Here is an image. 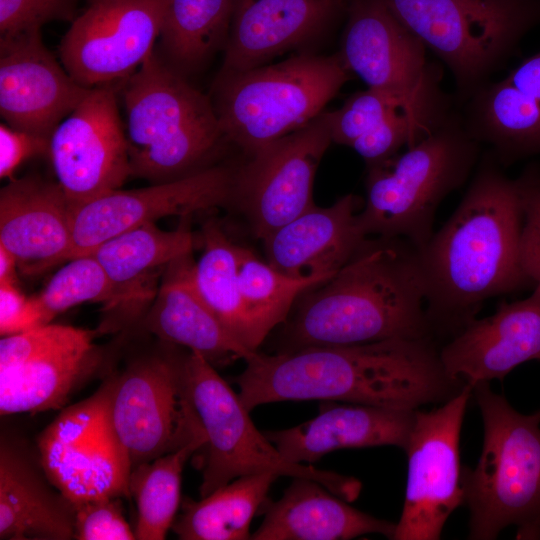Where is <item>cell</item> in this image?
Returning <instances> with one entry per match:
<instances>
[{"instance_id": "6da1fadb", "label": "cell", "mask_w": 540, "mask_h": 540, "mask_svg": "<svg viewBox=\"0 0 540 540\" xmlns=\"http://www.w3.org/2000/svg\"><path fill=\"white\" fill-rule=\"evenodd\" d=\"M246 365L236 383L248 411L289 400L416 410L448 401L466 384L446 373L432 338L258 352Z\"/></svg>"}, {"instance_id": "7a4b0ae2", "label": "cell", "mask_w": 540, "mask_h": 540, "mask_svg": "<svg viewBox=\"0 0 540 540\" xmlns=\"http://www.w3.org/2000/svg\"><path fill=\"white\" fill-rule=\"evenodd\" d=\"M521 226L516 180L485 159L455 212L418 250L433 332L456 334L485 300L533 284L520 263Z\"/></svg>"}, {"instance_id": "3957f363", "label": "cell", "mask_w": 540, "mask_h": 540, "mask_svg": "<svg viewBox=\"0 0 540 540\" xmlns=\"http://www.w3.org/2000/svg\"><path fill=\"white\" fill-rule=\"evenodd\" d=\"M285 350L432 338L419 252L398 237H367L331 278L295 302Z\"/></svg>"}, {"instance_id": "277c9868", "label": "cell", "mask_w": 540, "mask_h": 540, "mask_svg": "<svg viewBox=\"0 0 540 540\" xmlns=\"http://www.w3.org/2000/svg\"><path fill=\"white\" fill-rule=\"evenodd\" d=\"M132 176L152 184L216 165L230 144L210 96L192 86L155 49L119 82Z\"/></svg>"}, {"instance_id": "5b68a950", "label": "cell", "mask_w": 540, "mask_h": 540, "mask_svg": "<svg viewBox=\"0 0 540 540\" xmlns=\"http://www.w3.org/2000/svg\"><path fill=\"white\" fill-rule=\"evenodd\" d=\"M472 388L484 441L476 467L462 472L469 538L495 539L513 525L517 539H540V421L516 411L487 382Z\"/></svg>"}, {"instance_id": "8992f818", "label": "cell", "mask_w": 540, "mask_h": 540, "mask_svg": "<svg viewBox=\"0 0 540 540\" xmlns=\"http://www.w3.org/2000/svg\"><path fill=\"white\" fill-rule=\"evenodd\" d=\"M350 76L339 53H302L245 71H219L210 98L228 142L249 157L319 116Z\"/></svg>"}, {"instance_id": "52a82bcc", "label": "cell", "mask_w": 540, "mask_h": 540, "mask_svg": "<svg viewBox=\"0 0 540 540\" xmlns=\"http://www.w3.org/2000/svg\"><path fill=\"white\" fill-rule=\"evenodd\" d=\"M478 141L448 118L407 151L368 167L366 202L357 220L366 237H398L423 249L441 201L468 178Z\"/></svg>"}, {"instance_id": "ba28073f", "label": "cell", "mask_w": 540, "mask_h": 540, "mask_svg": "<svg viewBox=\"0 0 540 540\" xmlns=\"http://www.w3.org/2000/svg\"><path fill=\"white\" fill-rule=\"evenodd\" d=\"M183 381L204 434V444L193 455L202 475L201 498L238 477L257 473L309 478L346 501L358 497V480L284 459L264 432L255 427L238 393L200 353L185 352Z\"/></svg>"}, {"instance_id": "9c48e42d", "label": "cell", "mask_w": 540, "mask_h": 540, "mask_svg": "<svg viewBox=\"0 0 540 540\" xmlns=\"http://www.w3.org/2000/svg\"><path fill=\"white\" fill-rule=\"evenodd\" d=\"M452 72L464 97L540 25V0H383Z\"/></svg>"}, {"instance_id": "30bf717a", "label": "cell", "mask_w": 540, "mask_h": 540, "mask_svg": "<svg viewBox=\"0 0 540 540\" xmlns=\"http://www.w3.org/2000/svg\"><path fill=\"white\" fill-rule=\"evenodd\" d=\"M180 348L161 341L109 378L110 416L131 471L202 431L185 394Z\"/></svg>"}, {"instance_id": "8fae6325", "label": "cell", "mask_w": 540, "mask_h": 540, "mask_svg": "<svg viewBox=\"0 0 540 540\" xmlns=\"http://www.w3.org/2000/svg\"><path fill=\"white\" fill-rule=\"evenodd\" d=\"M110 381L61 413L37 440L49 483L72 504L130 496L131 467L110 416Z\"/></svg>"}, {"instance_id": "7c38bea8", "label": "cell", "mask_w": 540, "mask_h": 540, "mask_svg": "<svg viewBox=\"0 0 540 540\" xmlns=\"http://www.w3.org/2000/svg\"><path fill=\"white\" fill-rule=\"evenodd\" d=\"M97 330L46 324L0 340V414L62 408L98 370Z\"/></svg>"}, {"instance_id": "4fadbf2b", "label": "cell", "mask_w": 540, "mask_h": 540, "mask_svg": "<svg viewBox=\"0 0 540 540\" xmlns=\"http://www.w3.org/2000/svg\"><path fill=\"white\" fill-rule=\"evenodd\" d=\"M472 392V386L466 383L440 408L414 411L405 448V500L394 540L440 539L445 522L464 503L459 439Z\"/></svg>"}, {"instance_id": "5bb4252c", "label": "cell", "mask_w": 540, "mask_h": 540, "mask_svg": "<svg viewBox=\"0 0 540 540\" xmlns=\"http://www.w3.org/2000/svg\"><path fill=\"white\" fill-rule=\"evenodd\" d=\"M331 142L323 111L236 167L232 204L244 213L257 238L265 239L315 205V174Z\"/></svg>"}, {"instance_id": "9a60e30c", "label": "cell", "mask_w": 540, "mask_h": 540, "mask_svg": "<svg viewBox=\"0 0 540 540\" xmlns=\"http://www.w3.org/2000/svg\"><path fill=\"white\" fill-rule=\"evenodd\" d=\"M119 82L91 88L50 137L49 158L71 207L120 189L132 176Z\"/></svg>"}, {"instance_id": "2e32d148", "label": "cell", "mask_w": 540, "mask_h": 540, "mask_svg": "<svg viewBox=\"0 0 540 540\" xmlns=\"http://www.w3.org/2000/svg\"><path fill=\"white\" fill-rule=\"evenodd\" d=\"M167 0H92L71 22L60 45L61 63L85 88L133 74L155 49Z\"/></svg>"}, {"instance_id": "e0dca14e", "label": "cell", "mask_w": 540, "mask_h": 540, "mask_svg": "<svg viewBox=\"0 0 540 540\" xmlns=\"http://www.w3.org/2000/svg\"><path fill=\"white\" fill-rule=\"evenodd\" d=\"M348 12L339 55L351 73L413 110L443 105L425 45L383 0H351Z\"/></svg>"}, {"instance_id": "ac0fdd59", "label": "cell", "mask_w": 540, "mask_h": 540, "mask_svg": "<svg viewBox=\"0 0 540 540\" xmlns=\"http://www.w3.org/2000/svg\"><path fill=\"white\" fill-rule=\"evenodd\" d=\"M235 169L216 164L178 180L116 189L71 207L70 259L90 254L108 239L145 223L175 215L188 218L196 212L231 205Z\"/></svg>"}, {"instance_id": "d6986e66", "label": "cell", "mask_w": 540, "mask_h": 540, "mask_svg": "<svg viewBox=\"0 0 540 540\" xmlns=\"http://www.w3.org/2000/svg\"><path fill=\"white\" fill-rule=\"evenodd\" d=\"M90 89L60 65L41 30L0 36V114L10 127L50 139Z\"/></svg>"}, {"instance_id": "ffe728a7", "label": "cell", "mask_w": 540, "mask_h": 540, "mask_svg": "<svg viewBox=\"0 0 540 540\" xmlns=\"http://www.w3.org/2000/svg\"><path fill=\"white\" fill-rule=\"evenodd\" d=\"M446 373L472 387L502 380L518 365L540 360V285L515 302H501L495 313L474 318L440 350Z\"/></svg>"}, {"instance_id": "44dd1931", "label": "cell", "mask_w": 540, "mask_h": 540, "mask_svg": "<svg viewBox=\"0 0 540 540\" xmlns=\"http://www.w3.org/2000/svg\"><path fill=\"white\" fill-rule=\"evenodd\" d=\"M0 245L15 257L21 273L28 276L70 259L71 206L57 181L27 175L2 187Z\"/></svg>"}, {"instance_id": "7402d4cb", "label": "cell", "mask_w": 540, "mask_h": 540, "mask_svg": "<svg viewBox=\"0 0 540 540\" xmlns=\"http://www.w3.org/2000/svg\"><path fill=\"white\" fill-rule=\"evenodd\" d=\"M194 237L186 224L173 231L145 223L99 245L92 253L103 267L116 294V303L98 327V333L114 332L138 323L156 290L146 286L173 260L192 253Z\"/></svg>"}, {"instance_id": "603a6c76", "label": "cell", "mask_w": 540, "mask_h": 540, "mask_svg": "<svg viewBox=\"0 0 540 540\" xmlns=\"http://www.w3.org/2000/svg\"><path fill=\"white\" fill-rule=\"evenodd\" d=\"M192 253L170 262L155 297L138 322L160 341L200 353L213 366L252 359V351L221 323L200 295L193 278Z\"/></svg>"}, {"instance_id": "cb8c5ba5", "label": "cell", "mask_w": 540, "mask_h": 540, "mask_svg": "<svg viewBox=\"0 0 540 540\" xmlns=\"http://www.w3.org/2000/svg\"><path fill=\"white\" fill-rule=\"evenodd\" d=\"M340 0H233L221 72L268 63L318 36Z\"/></svg>"}, {"instance_id": "d4e9b609", "label": "cell", "mask_w": 540, "mask_h": 540, "mask_svg": "<svg viewBox=\"0 0 540 540\" xmlns=\"http://www.w3.org/2000/svg\"><path fill=\"white\" fill-rule=\"evenodd\" d=\"M360 199L347 194L314 205L263 239L267 263L294 278L332 277L367 238L357 220Z\"/></svg>"}, {"instance_id": "484cf974", "label": "cell", "mask_w": 540, "mask_h": 540, "mask_svg": "<svg viewBox=\"0 0 540 540\" xmlns=\"http://www.w3.org/2000/svg\"><path fill=\"white\" fill-rule=\"evenodd\" d=\"M414 411L324 401L314 418L264 435L284 459L296 464L313 463L339 449L391 445L405 450Z\"/></svg>"}, {"instance_id": "4316f807", "label": "cell", "mask_w": 540, "mask_h": 540, "mask_svg": "<svg viewBox=\"0 0 540 540\" xmlns=\"http://www.w3.org/2000/svg\"><path fill=\"white\" fill-rule=\"evenodd\" d=\"M396 524L375 518L332 493L321 483L302 477L282 497L267 505L253 540H346L367 534L393 539Z\"/></svg>"}, {"instance_id": "83f0119b", "label": "cell", "mask_w": 540, "mask_h": 540, "mask_svg": "<svg viewBox=\"0 0 540 540\" xmlns=\"http://www.w3.org/2000/svg\"><path fill=\"white\" fill-rule=\"evenodd\" d=\"M0 539H76L73 504L54 493L20 449L4 438L0 445Z\"/></svg>"}, {"instance_id": "f1b7e54d", "label": "cell", "mask_w": 540, "mask_h": 540, "mask_svg": "<svg viewBox=\"0 0 540 540\" xmlns=\"http://www.w3.org/2000/svg\"><path fill=\"white\" fill-rule=\"evenodd\" d=\"M465 127L501 163L540 154V103L506 79L485 83L471 95Z\"/></svg>"}, {"instance_id": "f546056e", "label": "cell", "mask_w": 540, "mask_h": 540, "mask_svg": "<svg viewBox=\"0 0 540 540\" xmlns=\"http://www.w3.org/2000/svg\"><path fill=\"white\" fill-rule=\"evenodd\" d=\"M233 0H167L155 51L184 77L201 70L224 51Z\"/></svg>"}, {"instance_id": "4dcf8cb0", "label": "cell", "mask_w": 540, "mask_h": 540, "mask_svg": "<svg viewBox=\"0 0 540 540\" xmlns=\"http://www.w3.org/2000/svg\"><path fill=\"white\" fill-rule=\"evenodd\" d=\"M279 476L244 475L194 501L185 497L171 529L181 540H247L250 523Z\"/></svg>"}, {"instance_id": "1f68e13d", "label": "cell", "mask_w": 540, "mask_h": 540, "mask_svg": "<svg viewBox=\"0 0 540 540\" xmlns=\"http://www.w3.org/2000/svg\"><path fill=\"white\" fill-rule=\"evenodd\" d=\"M201 238L203 252L193 265L195 285L227 330L247 348L257 351L259 345L239 290L242 246L232 242L213 220L204 224Z\"/></svg>"}, {"instance_id": "d6a6232c", "label": "cell", "mask_w": 540, "mask_h": 540, "mask_svg": "<svg viewBox=\"0 0 540 540\" xmlns=\"http://www.w3.org/2000/svg\"><path fill=\"white\" fill-rule=\"evenodd\" d=\"M204 444L201 431L182 447L132 469L129 493L136 503V539L163 540L181 504L182 471Z\"/></svg>"}, {"instance_id": "836d02e7", "label": "cell", "mask_w": 540, "mask_h": 540, "mask_svg": "<svg viewBox=\"0 0 540 540\" xmlns=\"http://www.w3.org/2000/svg\"><path fill=\"white\" fill-rule=\"evenodd\" d=\"M331 277L294 278L259 260L242 247L238 282L241 299L260 346L277 325L283 324L297 299Z\"/></svg>"}, {"instance_id": "e575fe53", "label": "cell", "mask_w": 540, "mask_h": 540, "mask_svg": "<svg viewBox=\"0 0 540 540\" xmlns=\"http://www.w3.org/2000/svg\"><path fill=\"white\" fill-rule=\"evenodd\" d=\"M46 324L60 313L85 302H101L106 312L116 303V294L106 272L92 254L70 259L32 295Z\"/></svg>"}, {"instance_id": "d590c367", "label": "cell", "mask_w": 540, "mask_h": 540, "mask_svg": "<svg viewBox=\"0 0 540 540\" xmlns=\"http://www.w3.org/2000/svg\"><path fill=\"white\" fill-rule=\"evenodd\" d=\"M439 108L443 106L413 110L394 95L368 88L350 96L339 109L325 114L332 142L351 146L356 139L398 110L418 113Z\"/></svg>"}, {"instance_id": "8d00e7d4", "label": "cell", "mask_w": 540, "mask_h": 540, "mask_svg": "<svg viewBox=\"0 0 540 540\" xmlns=\"http://www.w3.org/2000/svg\"><path fill=\"white\" fill-rule=\"evenodd\" d=\"M515 180L522 209L520 263L536 286L540 285V168L530 165Z\"/></svg>"}, {"instance_id": "74e56055", "label": "cell", "mask_w": 540, "mask_h": 540, "mask_svg": "<svg viewBox=\"0 0 540 540\" xmlns=\"http://www.w3.org/2000/svg\"><path fill=\"white\" fill-rule=\"evenodd\" d=\"M80 0H0V36L41 30L52 21L73 22Z\"/></svg>"}, {"instance_id": "f35d334b", "label": "cell", "mask_w": 540, "mask_h": 540, "mask_svg": "<svg viewBox=\"0 0 540 540\" xmlns=\"http://www.w3.org/2000/svg\"><path fill=\"white\" fill-rule=\"evenodd\" d=\"M78 540H134L117 498H97L73 504Z\"/></svg>"}, {"instance_id": "ab89813d", "label": "cell", "mask_w": 540, "mask_h": 540, "mask_svg": "<svg viewBox=\"0 0 540 540\" xmlns=\"http://www.w3.org/2000/svg\"><path fill=\"white\" fill-rule=\"evenodd\" d=\"M46 325L33 298L26 296L18 284H0V334L14 335Z\"/></svg>"}, {"instance_id": "60d3db41", "label": "cell", "mask_w": 540, "mask_h": 540, "mask_svg": "<svg viewBox=\"0 0 540 540\" xmlns=\"http://www.w3.org/2000/svg\"><path fill=\"white\" fill-rule=\"evenodd\" d=\"M50 139L0 125V178L14 179L16 170L30 158L49 155Z\"/></svg>"}, {"instance_id": "b9f144b4", "label": "cell", "mask_w": 540, "mask_h": 540, "mask_svg": "<svg viewBox=\"0 0 540 540\" xmlns=\"http://www.w3.org/2000/svg\"><path fill=\"white\" fill-rule=\"evenodd\" d=\"M505 79L540 103V51L525 59Z\"/></svg>"}, {"instance_id": "7bdbcfd3", "label": "cell", "mask_w": 540, "mask_h": 540, "mask_svg": "<svg viewBox=\"0 0 540 540\" xmlns=\"http://www.w3.org/2000/svg\"><path fill=\"white\" fill-rule=\"evenodd\" d=\"M18 264L15 257L2 245H0V284H18Z\"/></svg>"}, {"instance_id": "ee69618b", "label": "cell", "mask_w": 540, "mask_h": 540, "mask_svg": "<svg viewBox=\"0 0 540 540\" xmlns=\"http://www.w3.org/2000/svg\"><path fill=\"white\" fill-rule=\"evenodd\" d=\"M534 415L537 417V419L540 421V410L534 413Z\"/></svg>"}, {"instance_id": "f6af8a7d", "label": "cell", "mask_w": 540, "mask_h": 540, "mask_svg": "<svg viewBox=\"0 0 540 540\" xmlns=\"http://www.w3.org/2000/svg\"><path fill=\"white\" fill-rule=\"evenodd\" d=\"M88 2L92 1V0H87Z\"/></svg>"}]
</instances>
